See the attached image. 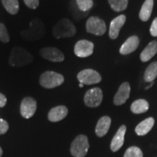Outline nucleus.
<instances>
[{
    "label": "nucleus",
    "instance_id": "f257e3e1",
    "mask_svg": "<svg viewBox=\"0 0 157 157\" xmlns=\"http://www.w3.org/2000/svg\"><path fill=\"white\" fill-rule=\"evenodd\" d=\"M34 57L28 50L19 46H15L11 51L9 64L13 67H23L31 63Z\"/></svg>",
    "mask_w": 157,
    "mask_h": 157
},
{
    "label": "nucleus",
    "instance_id": "f03ea898",
    "mask_svg": "<svg viewBox=\"0 0 157 157\" xmlns=\"http://www.w3.org/2000/svg\"><path fill=\"white\" fill-rule=\"evenodd\" d=\"M46 33V28L42 21L38 18L33 19L30 22L29 27L26 30L21 32V36L23 39L30 42L41 39Z\"/></svg>",
    "mask_w": 157,
    "mask_h": 157
},
{
    "label": "nucleus",
    "instance_id": "7ed1b4c3",
    "mask_svg": "<svg viewBox=\"0 0 157 157\" xmlns=\"http://www.w3.org/2000/svg\"><path fill=\"white\" fill-rule=\"evenodd\" d=\"M76 29L74 23L68 18H63L52 29V35L56 39L68 38L76 34Z\"/></svg>",
    "mask_w": 157,
    "mask_h": 157
},
{
    "label": "nucleus",
    "instance_id": "20e7f679",
    "mask_svg": "<svg viewBox=\"0 0 157 157\" xmlns=\"http://www.w3.org/2000/svg\"><path fill=\"white\" fill-rule=\"evenodd\" d=\"M63 76L55 71H48L39 76V84L46 89H53L59 87L64 82Z\"/></svg>",
    "mask_w": 157,
    "mask_h": 157
},
{
    "label": "nucleus",
    "instance_id": "39448f33",
    "mask_svg": "<svg viewBox=\"0 0 157 157\" xmlns=\"http://www.w3.org/2000/svg\"><path fill=\"white\" fill-rule=\"evenodd\" d=\"M89 147L87 137L84 135H79L71 143V154L74 157H84L87 154Z\"/></svg>",
    "mask_w": 157,
    "mask_h": 157
},
{
    "label": "nucleus",
    "instance_id": "423d86ee",
    "mask_svg": "<svg viewBox=\"0 0 157 157\" xmlns=\"http://www.w3.org/2000/svg\"><path fill=\"white\" fill-rule=\"evenodd\" d=\"M106 29L107 27L105 21L98 17H90L86 23V30L87 32L96 36L103 35L106 31Z\"/></svg>",
    "mask_w": 157,
    "mask_h": 157
},
{
    "label": "nucleus",
    "instance_id": "0eeeda50",
    "mask_svg": "<svg viewBox=\"0 0 157 157\" xmlns=\"http://www.w3.org/2000/svg\"><path fill=\"white\" fill-rule=\"evenodd\" d=\"M84 101L85 105L90 108L99 106L103 101V92L101 88L94 87L86 92Z\"/></svg>",
    "mask_w": 157,
    "mask_h": 157
},
{
    "label": "nucleus",
    "instance_id": "6e6552de",
    "mask_svg": "<svg viewBox=\"0 0 157 157\" xmlns=\"http://www.w3.org/2000/svg\"><path fill=\"white\" fill-rule=\"evenodd\" d=\"M77 79L80 83L91 85V84L100 83L102 78L98 71L91 68H87L81 71L77 74Z\"/></svg>",
    "mask_w": 157,
    "mask_h": 157
},
{
    "label": "nucleus",
    "instance_id": "1a4fd4ad",
    "mask_svg": "<svg viewBox=\"0 0 157 157\" xmlns=\"http://www.w3.org/2000/svg\"><path fill=\"white\" fill-rule=\"evenodd\" d=\"M40 56L51 62H62L65 59L64 54L59 49L54 47H48L39 50Z\"/></svg>",
    "mask_w": 157,
    "mask_h": 157
},
{
    "label": "nucleus",
    "instance_id": "9d476101",
    "mask_svg": "<svg viewBox=\"0 0 157 157\" xmlns=\"http://www.w3.org/2000/svg\"><path fill=\"white\" fill-rule=\"evenodd\" d=\"M37 103L36 100L31 97H25L23 99L20 108L21 114L25 119H30L36 111Z\"/></svg>",
    "mask_w": 157,
    "mask_h": 157
},
{
    "label": "nucleus",
    "instance_id": "9b49d317",
    "mask_svg": "<svg viewBox=\"0 0 157 157\" xmlns=\"http://www.w3.org/2000/svg\"><path fill=\"white\" fill-rule=\"evenodd\" d=\"M94 44L90 41L82 39L74 46V53L78 58H87L93 53Z\"/></svg>",
    "mask_w": 157,
    "mask_h": 157
},
{
    "label": "nucleus",
    "instance_id": "f8f14e48",
    "mask_svg": "<svg viewBox=\"0 0 157 157\" xmlns=\"http://www.w3.org/2000/svg\"><path fill=\"white\" fill-rule=\"evenodd\" d=\"M130 93V86L128 82H124L120 85L117 93L113 98V103L116 105H121L126 103L129 97Z\"/></svg>",
    "mask_w": 157,
    "mask_h": 157
},
{
    "label": "nucleus",
    "instance_id": "ddd939ff",
    "mask_svg": "<svg viewBox=\"0 0 157 157\" xmlns=\"http://www.w3.org/2000/svg\"><path fill=\"white\" fill-rule=\"evenodd\" d=\"M126 21V16L121 15L116 17L111 22L109 28V36L112 39H116L119 36V31Z\"/></svg>",
    "mask_w": 157,
    "mask_h": 157
},
{
    "label": "nucleus",
    "instance_id": "4468645a",
    "mask_svg": "<svg viewBox=\"0 0 157 157\" xmlns=\"http://www.w3.org/2000/svg\"><path fill=\"white\" fill-rule=\"evenodd\" d=\"M140 44V39L137 36H132L129 37L128 39L125 41L124 43L121 45L119 50V52L121 55H128L132 53L137 50Z\"/></svg>",
    "mask_w": 157,
    "mask_h": 157
},
{
    "label": "nucleus",
    "instance_id": "2eb2a0df",
    "mask_svg": "<svg viewBox=\"0 0 157 157\" xmlns=\"http://www.w3.org/2000/svg\"><path fill=\"white\" fill-rule=\"evenodd\" d=\"M68 109L64 105H58V106L52 108L49 111L48 118L49 121L52 122H58L63 120L66 117L68 114Z\"/></svg>",
    "mask_w": 157,
    "mask_h": 157
},
{
    "label": "nucleus",
    "instance_id": "dca6fc26",
    "mask_svg": "<svg viewBox=\"0 0 157 157\" xmlns=\"http://www.w3.org/2000/svg\"><path fill=\"white\" fill-rule=\"evenodd\" d=\"M127 131V127L125 125H122L119 127L114 137H113L111 143V149L113 152L117 151L121 148L124 140V135Z\"/></svg>",
    "mask_w": 157,
    "mask_h": 157
},
{
    "label": "nucleus",
    "instance_id": "f3484780",
    "mask_svg": "<svg viewBox=\"0 0 157 157\" xmlns=\"http://www.w3.org/2000/svg\"><path fill=\"white\" fill-rule=\"evenodd\" d=\"M111 124V119L109 117L105 116V117H101L97 123L95 127V133L98 137H102L105 136L109 132Z\"/></svg>",
    "mask_w": 157,
    "mask_h": 157
},
{
    "label": "nucleus",
    "instance_id": "a211bd4d",
    "mask_svg": "<svg viewBox=\"0 0 157 157\" xmlns=\"http://www.w3.org/2000/svg\"><path fill=\"white\" fill-rule=\"evenodd\" d=\"M154 125V119L152 117H149L148 119H146L145 120L139 124L135 128V132L137 135L143 136L146 135V134L151 130Z\"/></svg>",
    "mask_w": 157,
    "mask_h": 157
},
{
    "label": "nucleus",
    "instance_id": "6ab92c4d",
    "mask_svg": "<svg viewBox=\"0 0 157 157\" xmlns=\"http://www.w3.org/2000/svg\"><path fill=\"white\" fill-rule=\"evenodd\" d=\"M157 53V42L152 41L147 45L146 48L142 51L140 54V60L142 62L150 60Z\"/></svg>",
    "mask_w": 157,
    "mask_h": 157
},
{
    "label": "nucleus",
    "instance_id": "aec40b11",
    "mask_svg": "<svg viewBox=\"0 0 157 157\" xmlns=\"http://www.w3.org/2000/svg\"><path fill=\"white\" fill-rule=\"evenodd\" d=\"M153 6H154V0H146L143 3L139 13V17L143 22H146L150 18L152 13Z\"/></svg>",
    "mask_w": 157,
    "mask_h": 157
},
{
    "label": "nucleus",
    "instance_id": "412c9836",
    "mask_svg": "<svg viewBox=\"0 0 157 157\" xmlns=\"http://www.w3.org/2000/svg\"><path fill=\"white\" fill-rule=\"evenodd\" d=\"M149 109V104L146 100L139 99L133 102L131 105V111L135 114L146 112Z\"/></svg>",
    "mask_w": 157,
    "mask_h": 157
},
{
    "label": "nucleus",
    "instance_id": "4be33fe9",
    "mask_svg": "<svg viewBox=\"0 0 157 157\" xmlns=\"http://www.w3.org/2000/svg\"><path fill=\"white\" fill-rule=\"evenodd\" d=\"M157 76V61L153 62L146 68L144 74V79L146 82H152Z\"/></svg>",
    "mask_w": 157,
    "mask_h": 157
},
{
    "label": "nucleus",
    "instance_id": "5701e85b",
    "mask_svg": "<svg viewBox=\"0 0 157 157\" xmlns=\"http://www.w3.org/2000/svg\"><path fill=\"white\" fill-rule=\"evenodd\" d=\"M2 3L10 14L16 15L19 11V2L17 0H2Z\"/></svg>",
    "mask_w": 157,
    "mask_h": 157
},
{
    "label": "nucleus",
    "instance_id": "b1692460",
    "mask_svg": "<svg viewBox=\"0 0 157 157\" xmlns=\"http://www.w3.org/2000/svg\"><path fill=\"white\" fill-rule=\"evenodd\" d=\"M109 2L111 8L116 12L125 10L128 5V0H109Z\"/></svg>",
    "mask_w": 157,
    "mask_h": 157
},
{
    "label": "nucleus",
    "instance_id": "393cba45",
    "mask_svg": "<svg viewBox=\"0 0 157 157\" xmlns=\"http://www.w3.org/2000/svg\"><path fill=\"white\" fill-rule=\"evenodd\" d=\"M143 152L136 146H131L125 152L124 157H143Z\"/></svg>",
    "mask_w": 157,
    "mask_h": 157
},
{
    "label": "nucleus",
    "instance_id": "a878e982",
    "mask_svg": "<svg viewBox=\"0 0 157 157\" xmlns=\"http://www.w3.org/2000/svg\"><path fill=\"white\" fill-rule=\"evenodd\" d=\"M76 1L78 8L83 12L90 10L93 6V0H76Z\"/></svg>",
    "mask_w": 157,
    "mask_h": 157
},
{
    "label": "nucleus",
    "instance_id": "bb28decb",
    "mask_svg": "<svg viewBox=\"0 0 157 157\" xmlns=\"http://www.w3.org/2000/svg\"><path fill=\"white\" fill-rule=\"evenodd\" d=\"M10 37L5 25L2 23H0V41L3 43H7L10 42Z\"/></svg>",
    "mask_w": 157,
    "mask_h": 157
},
{
    "label": "nucleus",
    "instance_id": "cd10ccee",
    "mask_svg": "<svg viewBox=\"0 0 157 157\" xmlns=\"http://www.w3.org/2000/svg\"><path fill=\"white\" fill-rule=\"evenodd\" d=\"M9 129V124L7 121L0 119V135L5 134Z\"/></svg>",
    "mask_w": 157,
    "mask_h": 157
},
{
    "label": "nucleus",
    "instance_id": "c85d7f7f",
    "mask_svg": "<svg viewBox=\"0 0 157 157\" xmlns=\"http://www.w3.org/2000/svg\"><path fill=\"white\" fill-rule=\"evenodd\" d=\"M23 1L29 8L32 10L36 9L39 5V0H23Z\"/></svg>",
    "mask_w": 157,
    "mask_h": 157
},
{
    "label": "nucleus",
    "instance_id": "c756f323",
    "mask_svg": "<svg viewBox=\"0 0 157 157\" xmlns=\"http://www.w3.org/2000/svg\"><path fill=\"white\" fill-rule=\"evenodd\" d=\"M150 33L151 36L155 37L157 36V17L154 20L151 25Z\"/></svg>",
    "mask_w": 157,
    "mask_h": 157
},
{
    "label": "nucleus",
    "instance_id": "7c9ffc66",
    "mask_svg": "<svg viewBox=\"0 0 157 157\" xmlns=\"http://www.w3.org/2000/svg\"><path fill=\"white\" fill-rule=\"evenodd\" d=\"M6 103H7V98L4 94L0 93V108L5 107Z\"/></svg>",
    "mask_w": 157,
    "mask_h": 157
},
{
    "label": "nucleus",
    "instance_id": "2f4dec72",
    "mask_svg": "<svg viewBox=\"0 0 157 157\" xmlns=\"http://www.w3.org/2000/svg\"><path fill=\"white\" fill-rule=\"evenodd\" d=\"M2 149L1 147H0V157L2 156Z\"/></svg>",
    "mask_w": 157,
    "mask_h": 157
},
{
    "label": "nucleus",
    "instance_id": "473e14b6",
    "mask_svg": "<svg viewBox=\"0 0 157 157\" xmlns=\"http://www.w3.org/2000/svg\"><path fill=\"white\" fill-rule=\"evenodd\" d=\"M83 86H84L83 84H82V83L79 84V87H83Z\"/></svg>",
    "mask_w": 157,
    "mask_h": 157
}]
</instances>
